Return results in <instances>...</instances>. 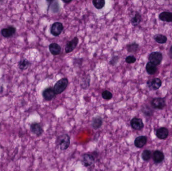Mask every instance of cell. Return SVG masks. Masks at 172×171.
Returning a JSON list of instances; mask_svg holds the SVG:
<instances>
[{"label": "cell", "instance_id": "cell-7", "mask_svg": "<svg viewBox=\"0 0 172 171\" xmlns=\"http://www.w3.org/2000/svg\"><path fill=\"white\" fill-rule=\"evenodd\" d=\"M79 41V38L77 37H74L70 41L66 43L65 48V53H70L74 51V50L75 49V48L78 45Z\"/></svg>", "mask_w": 172, "mask_h": 171}, {"label": "cell", "instance_id": "cell-8", "mask_svg": "<svg viewBox=\"0 0 172 171\" xmlns=\"http://www.w3.org/2000/svg\"><path fill=\"white\" fill-rule=\"evenodd\" d=\"M130 125L132 128L136 131H140L143 129L144 127V124L143 123V120L140 118H133L130 121Z\"/></svg>", "mask_w": 172, "mask_h": 171}, {"label": "cell", "instance_id": "cell-27", "mask_svg": "<svg viewBox=\"0 0 172 171\" xmlns=\"http://www.w3.org/2000/svg\"><path fill=\"white\" fill-rule=\"evenodd\" d=\"M102 98L105 100H110L112 99L113 94L108 90H105L102 93Z\"/></svg>", "mask_w": 172, "mask_h": 171}, {"label": "cell", "instance_id": "cell-14", "mask_svg": "<svg viewBox=\"0 0 172 171\" xmlns=\"http://www.w3.org/2000/svg\"><path fill=\"white\" fill-rule=\"evenodd\" d=\"M147 143V138L145 136H142L137 137L134 141V145L138 148H142Z\"/></svg>", "mask_w": 172, "mask_h": 171}, {"label": "cell", "instance_id": "cell-5", "mask_svg": "<svg viewBox=\"0 0 172 171\" xmlns=\"http://www.w3.org/2000/svg\"><path fill=\"white\" fill-rule=\"evenodd\" d=\"M64 26L62 23L59 22H55L52 24L50 28V33L54 36H59L63 32Z\"/></svg>", "mask_w": 172, "mask_h": 171}, {"label": "cell", "instance_id": "cell-33", "mask_svg": "<svg viewBox=\"0 0 172 171\" xmlns=\"http://www.w3.org/2000/svg\"><path fill=\"white\" fill-rule=\"evenodd\" d=\"M3 90H4V89H3V86H0V93H3Z\"/></svg>", "mask_w": 172, "mask_h": 171}, {"label": "cell", "instance_id": "cell-23", "mask_svg": "<svg viewBox=\"0 0 172 171\" xmlns=\"http://www.w3.org/2000/svg\"><path fill=\"white\" fill-rule=\"evenodd\" d=\"M49 5H51V10L52 13H56L60 10V7L58 2L54 1H47Z\"/></svg>", "mask_w": 172, "mask_h": 171}, {"label": "cell", "instance_id": "cell-19", "mask_svg": "<svg viewBox=\"0 0 172 171\" xmlns=\"http://www.w3.org/2000/svg\"><path fill=\"white\" fill-rule=\"evenodd\" d=\"M145 69L147 73L149 75H154L158 71L157 66L150 62L147 63L145 66Z\"/></svg>", "mask_w": 172, "mask_h": 171}, {"label": "cell", "instance_id": "cell-20", "mask_svg": "<svg viewBox=\"0 0 172 171\" xmlns=\"http://www.w3.org/2000/svg\"><path fill=\"white\" fill-rule=\"evenodd\" d=\"M142 21V15L140 13L137 12L131 19V23L134 27H136L140 24Z\"/></svg>", "mask_w": 172, "mask_h": 171}, {"label": "cell", "instance_id": "cell-26", "mask_svg": "<svg viewBox=\"0 0 172 171\" xmlns=\"http://www.w3.org/2000/svg\"><path fill=\"white\" fill-rule=\"evenodd\" d=\"M152 157V152L149 150H145L143 151L142 154V158L145 161H149Z\"/></svg>", "mask_w": 172, "mask_h": 171}, {"label": "cell", "instance_id": "cell-13", "mask_svg": "<svg viewBox=\"0 0 172 171\" xmlns=\"http://www.w3.org/2000/svg\"><path fill=\"white\" fill-rule=\"evenodd\" d=\"M49 50L51 54L56 56L61 53V48L60 46L57 43H53L49 46Z\"/></svg>", "mask_w": 172, "mask_h": 171}, {"label": "cell", "instance_id": "cell-28", "mask_svg": "<svg viewBox=\"0 0 172 171\" xmlns=\"http://www.w3.org/2000/svg\"><path fill=\"white\" fill-rule=\"evenodd\" d=\"M137 61V58L133 55H129L125 58V61L128 64H133Z\"/></svg>", "mask_w": 172, "mask_h": 171}, {"label": "cell", "instance_id": "cell-6", "mask_svg": "<svg viewBox=\"0 0 172 171\" xmlns=\"http://www.w3.org/2000/svg\"><path fill=\"white\" fill-rule=\"evenodd\" d=\"M153 108L158 109H163L166 106V100L164 98H154L151 102Z\"/></svg>", "mask_w": 172, "mask_h": 171}, {"label": "cell", "instance_id": "cell-16", "mask_svg": "<svg viewBox=\"0 0 172 171\" xmlns=\"http://www.w3.org/2000/svg\"><path fill=\"white\" fill-rule=\"evenodd\" d=\"M153 160L156 163H161L164 160V154L162 151L157 150L154 151L153 153Z\"/></svg>", "mask_w": 172, "mask_h": 171}, {"label": "cell", "instance_id": "cell-22", "mask_svg": "<svg viewBox=\"0 0 172 171\" xmlns=\"http://www.w3.org/2000/svg\"><path fill=\"white\" fill-rule=\"evenodd\" d=\"M154 39L157 43L161 44H163L166 43L167 41V37L164 35L158 34L154 36Z\"/></svg>", "mask_w": 172, "mask_h": 171}, {"label": "cell", "instance_id": "cell-3", "mask_svg": "<svg viewBox=\"0 0 172 171\" xmlns=\"http://www.w3.org/2000/svg\"><path fill=\"white\" fill-rule=\"evenodd\" d=\"M163 54L161 52L155 51V52H152L149 56V62L152 63L155 65L156 66L159 65L162 63L163 60Z\"/></svg>", "mask_w": 172, "mask_h": 171}, {"label": "cell", "instance_id": "cell-10", "mask_svg": "<svg viewBox=\"0 0 172 171\" xmlns=\"http://www.w3.org/2000/svg\"><path fill=\"white\" fill-rule=\"evenodd\" d=\"M95 158L93 155L85 153L82 156V163L85 167H90L94 163Z\"/></svg>", "mask_w": 172, "mask_h": 171}, {"label": "cell", "instance_id": "cell-34", "mask_svg": "<svg viewBox=\"0 0 172 171\" xmlns=\"http://www.w3.org/2000/svg\"><path fill=\"white\" fill-rule=\"evenodd\" d=\"M0 127H1V123H0Z\"/></svg>", "mask_w": 172, "mask_h": 171}, {"label": "cell", "instance_id": "cell-12", "mask_svg": "<svg viewBox=\"0 0 172 171\" xmlns=\"http://www.w3.org/2000/svg\"><path fill=\"white\" fill-rule=\"evenodd\" d=\"M30 131L32 133L37 136H41L44 133V129L38 123H33L31 124Z\"/></svg>", "mask_w": 172, "mask_h": 171}, {"label": "cell", "instance_id": "cell-4", "mask_svg": "<svg viewBox=\"0 0 172 171\" xmlns=\"http://www.w3.org/2000/svg\"><path fill=\"white\" fill-rule=\"evenodd\" d=\"M148 88L152 90H158L162 84V80L159 78H154L147 81Z\"/></svg>", "mask_w": 172, "mask_h": 171}, {"label": "cell", "instance_id": "cell-24", "mask_svg": "<svg viewBox=\"0 0 172 171\" xmlns=\"http://www.w3.org/2000/svg\"><path fill=\"white\" fill-rule=\"evenodd\" d=\"M30 65V63L29 61L26 59L21 60L19 61L18 63V67L19 69L22 70H25L28 69Z\"/></svg>", "mask_w": 172, "mask_h": 171}, {"label": "cell", "instance_id": "cell-18", "mask_svg": "<svg viewBox=\"0 0 172 171\" xmlns=\"http://www.w3.org/2000/svg\"><path fill=\"white\" fill-rule=\"evenodd\" d=\"M103 124V119L100 117H96L93 118L92 119V128L95 130L99 129L101 128Z\"/></svg>", "mask_w": 172, "mask_h": 171}, {"label": "cell", "instance_id": "cell-2", "mask_svg": "<svg viewBox=\"0 0 172 171\" xmlns=\"http://www.w3.org/2000/svg\"><path fill=\"white\" fill-rule=\"evenodd\" d=\"M69 81L68 78H64L60 79L55 84L54 89L56 94L61 93L66 89L68 86Z\"/></svg>", "mask_w": 172, "mask_h": 171}, {"label": "cell", "instance_id": "cell-29", "mask_svg": "<svg viewBox=\"0 0 172 171\" xmlns=\"http://www.w3.org/2000/svg\"><path fill=\"white\" fill-rule=\"evenodd\" d=\"M143 113L145 115H148V116H150L153 114V111L152 109H150V108L149 107H144L142 109Z\"/></svg>", "mask_w": 172, "mask_h": 171}, {"label": "cell", "instance_id": "cell-9", "mask_svg": "<svg viewBox=\"0 0 172 171\" xmlns=\"http://www.w3.org/2000/svg\"><path fill=\"white\" fill-rule=\"evenodd\" d=\"M56 94L55 93L54 88H46L42 92V96L44 97V99L47 101H50L56 96Z\"/></svg>", "mask_w": 172, "mask_h": 171}, {"label": "cell", "instance_id": "cell-21", "mask_svg": "<svg viewBox=\"0 0 172 171\" xmlns=\"http://www.w3.org/2000/svg\"><path fill=\"white\" fill-rule=\"evenodd\" d=\"M139 48V44L138 43L133 42V43L129 44L126 46V49L129 53H135L138 51Z\"/></svg>", "mask_w": 172, "mask_h": 171}, {"label": "cell", "instance_id": "cell-31", "mask_svg": "<svg viewBox=\"0 0 172 171\" xmlns=\"http://www.w3.org/2000/svg\"><path fill=\"white\" fill-rule=\"evenodd\" d=\"M169 54L170 57L172 58V46L170 48V49H169Z\"/></svg>", "mask_w": 172, "mask_h": 171}, {"label": "cell", "instance_id": "cell-32", "mask_svg": "<svg viewBox=\"0 0 172 171\" xmlns=\"http://www.w3.org/2000/svg\"><path fill=\"white\" fill-rule=\"evenodd\" d=\"M63 2L64 3H65V4H69V3H70V2H71L72 1H70V0H69V1H64V0H63Z\"/></svg>", "mask_w": 172, "mask_h": 171}, {"label": "cell", "instance_id": "cell-11", "mask_svg": "<svg viewBox=\"0 0 172 171\" xmlns=\"http://www.w3.org/2000/svg\"><path fill=\"white\" fill-rule=\"evenodd\" d=\"M16 29L13 26H10L7 28H3L1 30V34L5 38H10L15 34Z\"/></svg>", "mask_w": 172, "mask_h": 171}, {"label": "cell", "instance_id": "cell-30", "mask_svg": "<svg viewBox=\"0 0 172 171\" xmlns=\"http://www.w3.org/2000/svg\"><path fill=\"white\" fill-rule=\"evenodd\" d=\"M119 57L118 56H114L112 57V58L111 59V60L110 61V64L111 65H115L117 64L119 60Z\"/></svg>", "mask_w": 172, "mask_h": 171}, {"label": "cell", "instance_id": "cell-1", "mask_svg": "<svg viewBox=\"0 0 172 171\" xmlns=\"http://www.w3.org/2000/svg\"><path fill=\"white\" fill-rule=\"evenodd\" d=\"M70 137L66 133L60 134L56 139V147L61 151L67 150L70 146Z\"/></svg>", "mask_w": 172, "mask_h": 171}, {"label": "cell", "instance_id": "cell-25", "mask_svg": "<svg viewBox=\"0 0 172 171\" xmlns=\"http://www.w3.org/2000/svg\"><path fill=\"white\" fill-rule=\"evenodd\" d=\"M93 5L98 10L103 9L105 5V1L104 0H94L92 1Z\"/></svg>", "mask_w": 172, "mask_h": 171}, {"label": "cell", "instance_id": "cell-17", "mask_svg": "<svg viewBox=\"0 0 172 171\" xmlns=\"http://www.w3.org/2000/svg\"><path fill=\"white\" fill-rule=\"evenodd\" d=\"M160 20L167 22H172V13L169 12H163L159 16Z\"/></svg>", "mask_w": 172, "mask_h": 171}, {"label": "cell", "instance_id": "cell-15", "mask_svg": "<svg viewBox=\"0 0 172 171\" xmlns=\"http://www.w3.org/2000/svg\"><path fill=\"white\" fill-rule=\"evenodd\" d=\"M156 136L159 139H166L169 136L168 129L164 127L159 128L156 132Z\"/></svg>", "mask_w": 172, "mask_h": 171}]
</instances>
